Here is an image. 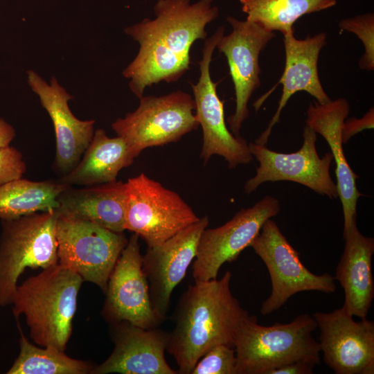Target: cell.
Listing matches in <instances>:
<instances>
[{
	"instance_id": "1",
	"label": "cell",
	"mask_w": 374,
	"mask_h": 374,
	"mask_svg": "<svg viewBox=\"0 0 374 374\" xmlns=\"http://www.w3.org/2000/svg\"><path fill=\"white\" fill-rule=\"evenodd\" d=\"M190 1L158 0L154 19L125 28L139 44L137 55L122 72L137 98L143 96L146 87L176 82L190 69L193 44L206 38V26L219 15L213 0Z\"/></svg>"
},
{
	"instance_id": "2",
	"label": "cell",
	"mask_w": 374,
	"mask_h": 374,
	"mask_svg": "<svg viewBox=\"0 0 374 374\" xmlns=\"http://www.w3.org/2000/svg\"><path fill=\"white\" fill-rule=\"evenodd\" d=\"M231 278L227 271L219 280L195 281L181 295L166 348L179 374H190L198 360L216 345L234 348L237 332L252 316L233 295Z\"/></svg>"
},
{
	"instance_id": "3",
	"label": "cell",
	"mask_w": 374,
	"mask_h": 374,
	"mask_svg": "<svg viewBox=\"0 0 374 374\" xmlns=\"http://www.w3.org/2000/svg\"><path fill=\"white\" fill-rule=\"evenodd\" d=\"M82 278L57 263L17 285L10 305L16 318L24 314L33 341L64 350Z\"/></svg>"
},
{
	"instance_id": "4",
	"label": "cell",
	"mask_w": 374,
	"mask_h": 374,
	"mask_svg": "<svg viewBox=\"0 0 374 374\" xmlns=\"http://www.w3.org/2000/svg\"><path fill=\"white\" fill-rule=\"evenodd\" d=\"M312 316L302 314L287 323H258L252 315L237 332L234 349L237 374H271L284 365L305 360L319 365L320 347L312 336Z\"/></svg>"
},
{
	"instance_id": "5",
	"label": "cell",
	"mask_w": 374,
	"mask_h": 374,
	"mask_svg": "<svg viewBox=\"0 0 374 374\" xmlns=\"http://www.w3.org/2000/svg\"><path fill=\"white\" fill-rule=\"evenodd\" d=\"M56 220L53 211L1 220L0 305L11 304L26 268L44 269L58 263Z\"/></svg>"
},
{
	"instance_id": "6",
	"label": "cell",
	"mask_w": 374,
	"mask_h": 374,
	"mask_svg": "<svg viewBox=\"0 0 374 374\" xmlns=\"http://www.w3.org/2000/svg\"><path fill=\"white\" fill-rule=\"evenodd\" d=\"M135 111L118 118L112 127L128 145L134 158L147 148L176 142L199 126L193 97L181 90L139 98Z\"/></svg>"
},
{
	"instance_id": "7",
	"label": "cell",
	"mask_w": 374,
	"mask_h": 374,
	"mask_svg": "<svg viewBox=\"0 0 374 374\" xmlns=\"http://www.w3.org/2000/svg\"><path fill=\"white\" fill-rule=\"evenodd\" d=\"M58 263L98 285L105 293L128 239L96 224L57 212Z\"/></svg>"
},
{
	"instance_id": "8",
	"label": "cell",
	"mask_w": 374,
	"mask_h": 374,
	"mask_svg": "<svg viewBox=\"0 0 374 374\" xmlns=\"http://www.w3.org/2000/svg\"><path fill=\"white\" fill-rule=\"evenodd\" d=\"M125 184V230L143 240L148 248L162 244L199 220L177 193L143 172Z\"/></svg>"
},
{
	"instance_id": "9",
	"label": "cell",
	"mask_w": 374,
	"mask_h": 374,
	"mask_svg": "<svg viewBox=\"0 0 374 374\" xmlns=\"http://www.w3.org/2000/svg\"><path fill=\"white\" fill-rule=\"evenodd\" d=\"M250 247L265 263L271 280L270 295L260 309L262 315L278 310L298 292L332 294L335 291V277L328 273L317 275L308 270L271 218L263 224Z\"/></svg>"
},
{
	"instance_id": "10",
	"label": "cell",
	"mask_w": 374,
	"mask_h": 374,
	"mask_svg": "<svg viewBox=\"0 0 374 374\" xmlns=\"http://www.w3.org/2000/svg\"><path fill=\"white\" fill-rule=\"evenodd\" d=\"M224 35V26H219L208 38L199 62L200 75L197 83L191 84L195 103V116L203 134L200 157L205 162L213 155L222 157L229 168L247 164L253 157L249 143L240 136H235L227 128L224 103L217 93V85L211 78L210 66L216 46Z\"/></svg>"
},
{
	"instance_id": "11",
	"label": "cell",
	"mask_w": 374,
	"mask_h": 374,
	"mask_svg": "<svg viewBox=\"0 0 374 374\" xmlns=\"http://www.w3.org/2000/svg\"><path fill=\"white\" fill-rule=\"evenodd\" d=\"M303 137L301 148L292 153H280L266 145L249 143L250 152L259 166L256 175L246 181L244 193L251 194L265 182L289 181L302 184L331 199L337 198V186L330 174L332 154L327 152L319 157L316 147L317 133L306 125Z\"/></svg>"
},
{
	"instance_id": "12",
	"label": "cell",
	"mask_w": 374,
	"mask_h": 374,
	"mask_svg": "<svg viewBox=\"0 0 374 374\" xmlns=\"http://www.w3.org/2000/svg\"><path fill=\"white\" fill-rule=\"evenodd\" d=\"M280 210L277 198L266 195L250 208H242L224 224L202 233L193 263L195 281L217 278L225 262L235 260L259 233L268 219Z\"/></svg>"
},
{
	"instance_id": "13",
	"label": "cell",
	"mask_w": 374,
	"mask_h": 374,
	"mask_svg": "<svg viewBox=\"0 0 374 374\" xmlns=\"http://www.w3.org/2000/svg\"><path fill=\"white\" fill-rule=\"evenodd\" d=\"M226 20L232 30L220 38L216 48L225 55L233 82L235 109L227 118V123L231 132L238 136L249 115V101L261 84L260 55L275 33L247 19L241 21L229 16Z\"/></svg>"
},
{
	"instance_id": "14",
	"label": "cell",
	"mask_w": 374,
	"mask_h": 374,
	"mask_svg": "<svg viewBox=\"0 0 374 374\" xmlns=\"http://www.w3.org/2000/svg\"><path fill=\"white\" fill-rule=\"evenodd\" d=\"M139 238L135 233L131 235L110 274L102 314L110 323L125 321L143 328H155L164 321L152 305Z\"/></svg>"
},
{
	"instance_id": "15",
	"label": "cell",
	"mask_w": 374,
	"mask_h": 374,
	"mask_svg": "<svg viewBox=\"0 0 374 374\" xmlns=\"http://www.w3.org/2000/svg\"><path fill=\"white\" fill-rule=\"evenodd\" d=\"M323 359L336 374L374 373V322L355 321L341 307L330 312H317Z\"/></svg>"
},
{
	"instance_id": "16",
	"label": "cell",
	"mask_w": 374,
	"mask_h": 374,
	"mask_svg": "<svg viewBox=\"0 0 374 374\" xmlns=\"http://www.w3.org/2000/svg\"><path fill=\"white\" fill-rule=\"evenodd\" d=\"M207 216L184 229L162 244L148 248L142 269L147 278L154 310L163 321L173 290L194 260L200 235L208 226Z\"/></svg>"
},
{
	"instance_id": "17",
	"label": "cell",
	"mask_w": 374,
	"mask_h": 374,
	"mask_svg": "<svg viewBox=\"0 0 374 374\" xmlns=\"http://www.w3.org/2000/svg\"><path fill=\"white\" fill-rule=\"evenodd\" d=\"M27 81L38 96L53 125L56 151L54 168L65 175L78 163L94 134V120H80L71 111L68 102L73 98L55 77L49 84L37 73L29 69Z\"/></svg>"
},
{
	"instance_id": "18",
	"label": "cell",
	"mask_w": 374,
	"mask_h": 374,
	"mask_svg": "<svg viewBox=\"0 0 374 374\" xmlns=\"http://www.w3.org/2000/svg\"><path fill=\"white\" fill-rule=\"evenodd\" d=\"M327 35L322 32L305 39H297L294 30L283 35L285 64L281 77L276 84L253 105L258 111L277 85H283V91L277 109L267 127L255 140V143L266 145L273 127L279 122L280 114L290 98L299 91H305L317 102L325 104L331 100L324 90L318 73L320 52L326 44Z\"/></svg>"
},
{
	"instance_id": "19",
	"label": "cell",
	"mask_w": 374,
	"mask_h": 374,
	"mask_svg": "<svg viewBox=\"0 0 374 374\" xmlns=\"http://www.w3.org/2000/svg\"><path fill=\"white\" fill-rule=\"evenodd\" d=\"M112 324L114 348L91 374H178L166 362L169 332L122 321Z\"/></svg>"
},
{
	"instance_id": "20",
	"label": "cell",
	"mask_w": 374,
	"mask_h": 374,
	"mask_svg": "<svg viewBox=\"0 0 374 374\" xmlns=\"http://www.w3.org/2000/svg\"><path fill=\"white\" fill-rule=\"evenodd\" d=\"M350 112L349 103L339 98L325 104L310 103L307 109L306 125L321 135L332 151L336 168L338 197L342 205L344 229L346 231L356 224L357 203L363 195L357 188L359 176L352 170L345 157L341 127Z\"/></svg>"
},
{
	"instance_id": "21",
	"label": "cell",
	"mask_w": 374,
	"mask_h": 374,
	"mask_svg": "<svg viewBox=\"0 0 374 374\" xmlns=\"http://www.w3.org/2000/svg\"><path fill=\"white\" fill-rule=\"evenodd\" d=\"M343 238L344 248L334 276L344 292L342 308L353 317L365 319L374 298V239L362 235L357 224L343 232Z\"/></svg>"
},
{
	"instance_id": "22",
	"label": "cell",
	"mask_w": 374,
	"mask_h": 374,
	"mask_svg": "<svg viewBox=\"0 0 374 374\" xmlns=\"http://www.w3.org/2000/svg\"><path fill=\"white\" fill-rule=\"evenodd\" d=\"M58 213L69 215L110 231L125 230V184L122 181L88 186H69L58 197Z\"/></svg>"
},
{
	"instance_id": "23",
	"label": "cell",
	"mask_w": 374,
	"mask_h": 374,
	"mask_svg": "<svg viewBox=\"0 0 374 374\" xmlns=\"http://www.w3.org/2000/svg\"><path fill=\"white\" fill-rule=\"evenodd\" d=\"M134 159L123 138L109 137L104 130L98 129L77 166L59 181L86 186L114 181Z\"/></svg>"
},
{
	"instance_id": "24",
	"label": "cell",
	"mask_w": 374,
	"mask_h": 374,
	"mask_svg": "<svg viewBox=\"0 0 374 374\" xmlns=\"http://www.w3.org/2000/svg\"><path fill=\"white\" fill-rule=\"evenodd\" d=\"M69 186L60 181H31L22 177L0 185V219L57 211L58 197Z\"/></svg>"
},
{
	"instance_id": "25",
	"label": "cell",
	"mask_w": 374,
	"mask_h": 374,
	"mask_svg": "<svg viewBox=\"0 0 374 374\" xmlns=\"http://www.w3.org/2000/svg\"><path fill=\"white\" fill-rule=\"evenodd\" d=\"M246 19L283 35L294 31L302 16L335 6L337 0H239Z\"/></svg>"
},
{
	"instance_id": "26",
	"label": "cell",
	"mask_w": 374,
	"mask_h": 374,
	"mask_svg": "<svg viewBox=\"0 0 374 374\" xmlns=\"http://www.w3.org/2000/svg\"><path fill=\"white\" fill-rule=\"evenodd\" d=\"M18 357L8 374H87L94 368L88 362L71 358L54 347H37L21 331Z\"/></svg>"
},
{
	"instance_id": "27",
	"label": "cell",
	"mask_w": 374,
	"mask_h": 374,
	"mask_svg": "<svg viewBox=\"0 0 374 374\" xmlns=\"http://www.w3.org/2000/svg\"><path fill=\"white\" fill-rule=\"evenodd\" d=\"M342 31L355 34L362 41L364 53L359 60V66L362 70H374V15L365 13L354 17L346 18L339 22Z\"/></svg>"
},
{
	"instance_id": "28",
	"label": "cell",
	"mask_w": 374,
	"mask_h": 374,
	"mask_svg": "<svg viewBox=\"0 0 374 374\" xmlns=\"http://www.w3.org/2000/svg\"><path fill=\"white\" fill-rule=\"evenodd\" d=\"M190 374H237L235 349L225 344L213 346L198 360Z\"/></svg>"
},
{
	"instance_id": "29",
	"label": "cell",
	"mask_w": 374,
	"mask_h": 374,
	"mask_svg": "<svg viewBox=\"0 0 374 374\" xmlns=\"http://www.w3.org/2000/svg\"><path fill=\"white\" fill-rule=\"evenodd\" d=\"M26 171L21 153L10 145L0 148V185L20 179Z\"/></svg>"
},
{
	"instance_id": "30",
	"label": "cell",
	"mask_w": 374,
	"mask_h": 374,
	"mask_svg": "<svg viewBox=\"0 0 374 374\" xmlns=\"http://www.w3.org/2000/svg\"><path fill=\"white\" fill-rule=\"evenodd\" d=\"M374 127V109L371 108L362 118L352 117L346 119L341 127V139L343 143L348 141L357 133Z\"/></svg>"
},
{
	"instance_id": "31",
	"label": "cell",
	"mask_w": 374,
	"mask_h": 374,
	"mask_svg": "<svg viewBox=\"0 0 374 374\" xmlns=\"http://www.w3.org/2000/svg\"><path fill=\"white\" fill-rule=\"evenodd\" d=\"M315 366L312 362L299 360L276 368L271 374H312Z\"/></svg>"
},
{
	"instance_id": "32",
	"label": "cell",
	"mask_w": 374,
	"mask_h": 374,
	"mask_svg": "<svg viewBox=\"0 0 374 374\" xmlns=\"http://www.w3.org/2000/svg\"><path fill=\"white\" fill-rule=\"evenodd\" d=\"M14 127L0 118V148L10 145L15 136Z\"/></svg>"
}]
</instances>
